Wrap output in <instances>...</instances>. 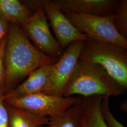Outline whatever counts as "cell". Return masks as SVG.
Returning a JSON list of instances; mask_svg holds the SVG:
<instances>
[{
  "label": "cell",
  "instance_id": "obj_1",
  "mask_svg": "<svg viewBox=\"0 0 127 127\" xmlns=\"http://www.w3.org/2000/svg\"><path fill=\"white\" fill-rule=\"evenodd\" d=\"M57 61L37 49L21 27L9 23L4 59L5 95L38 68L46 64H54Z\"/></svg>",
  "mask_w": 127,
  "mask_h": 127
},
{
  "label": "cell",
  "instance_id": "obj_2",
  "mask_svg": "<svg viewBox=\"0 0 127 127\" xmlns=\"http://www.w3.org/2000/svg\"><path fill=\"white\" fill-rule=\"evenodd\" d=\"M125 93L126 90L100 64L79 58L63 96L76 94L118 96Z\"/></svg>",
  "mask_w": 127,
  "mask_h": 127
},
{
  "label": "cell",
  "instance_id": "obj_3",
  "mask_svg": "<svg viewBox=\"0 0 127 127\" xmlns=\"http://www.w3.org/2000/svg\"><path fill=\"white\" fill-rule=\"evenodd\" d=\"M79 58L99 64L121 86L127 90V49L117 44L88 38Z\"/></svg>",
  "mask_w": 127,
  "mask_h": 127
},
{
  "label": "cell",
  "instance_id": "obj_4",
  "mask_svg": "<svg viewBox=\"0 0 127 127\" xmlns=\"http://www.w3.org/2000/svg\"><path fill=\"white\" fill-rule=\"evenodd\" d=\"M62 12L73 26L87 38L117 44L127 49V40L116 30L113 15L100 16Z\"/></svg>",
  "mask_w": 127,
  "mask_h": 127
},
{
  "label": "cell",
  "instance_id": "obj_5",
  "mask_svg": "<svg viewBox=\"0 0 127 127\" xmlns=\"http://www.w3.org/2000/svg\"><path fill=\"white\" fill-rule=\"evenodd\" d=\"M23 2L27 6L35 9L32 17L21 28L37 49L50 58L57 60L63 53V49L51 34L47 18L40 6L33 0Z\"/></svg>",
  "mask_w": 127,
  "mask_h": 127
},
{
  "label": "cell",
  "instance_id": "obj_6",
  "mask_svg": "<svg viewBox=\"0 0 127 127\" xmlns=\"http://www.w3.org/2000/svg\"><path fill=\"white\" fill-rule=\"evenodd\" d=\"M78 100L79 96L60 97L39 92L17 98L4 99V102L9 106L50 118L63 113Z\"/></svg>",
  "mask_w": 127,
  "mask_h": 127
},
{
  "label": "cell",
  "instance_id": "obj_7",
  "mask_svg": "<svg viewBox=\"0 0 127 127\" xmlns=\"http://www.w3.org/2000/svg\"><path fill=\"white\" fill-rule=\"evenodd\" d=\"M85 41H75L66 48L59 59L55 63L48 86L43 93L47 95L62 97L73 74Z\"/></svg>",
  "mask_w": 127,
  "mask_h": 127
},
{
  "label": "cell",
  "instance_id": "obj_8",
  "mask_svg": "<svg viewBox=\"0 0 127 127\" xmlns=\"http://www.w3.org/2000/svg\"><path fill=\"white\" fill-rule=\"evenodd\" d=\"M33 1L41 7L47 18L50 20V26L52 28L57 40L63 50L73 42L85 41L88 39L84 34L73 26L53 0Z\"/></svg>",
  "mask_w": 127,
  "mask_h": 127
},
{
  "label": "cell",
  "instance_id": "obj_9",
  "mask_svg": "<svg viewBox=\"0 0 127 127\" xmlns=\"http://www.w3.org/2000/svg\"><path fill=\"white\" fill-rule=\"evenodd\" d=\"M119 0H54L61 10L94 16L113 15Z\"/></svg>",
  "mask_w": 127,
  "mask_h": 127
},
{
  "label": "cell",
  "instance_id": "obj_10",
  "mask_svg": "<svg viewBox=\"0 0 127 127\" xmlns=\"http://www.w3.org/2000/svg\"><path fill=\"white\" fill-rule=\"evenodd\" d=\"M55 64L41 66L30 73L27 79L5 95V99L19 98L39 92H44L54 69Z\"/></svg>",
  "mask_w": 127,
  "mask_h": 127
},
{
  "label": "cell",
  "instance_id": "obj_11",
  "mask_svg": "<svg viewBox=\"0 0 127 127\" xmlns=\"http://www.w3.org/2000/svg\"><path fill=\"white\" fill-rule=\"evenodd\" d=\"M102 98L101 95L79 96L80 127H107L100 111Z\"/></svg>",
  "mask_w": 127,
  "mask_h": 127
},
{
  "label": "cell",
  "instance_id": "obj_12",
  "mask_svg": "<svg viewBox=\"0 0 127 127\" xmlns=\"http://www.w3.org/2000/svg\"><path fill=\"white\" fill-rule=\"evenodd\" d=\"M33 13L18 0H0V17L9 23L22 27L32 17Z\"/></svg>",
  "mask_w": 127,
  "mask_h": 127
},
{
  "label": "cell",
  "instance_id": "obj_13",
  "mask_svg": "<svg viewBox=\"0 0 127 127\" xmlns=\"http://www.w3.org/2000/svg\"><path fill=\"white\" fill-rule=\"evenodd\" d=\"M5 105L9 116V127H41L49 123V117L32 114L5 103Z\"/></svg>",
  "mask_w": 127,
  "mask_h": 127
},
{
  "label": "cell",
  "instance_id": "obj_14",
  "mask_svg": "<svg viewBox=\"0 0 127 127\" xmlns=\"http://www.w3.org/2000/svg\"><path fill=\"white\" fill-rule=\"evenodd\" d=\"M47 125V127H80L78 101L63 113L50 117Z\"/></svg>",
  "mask_w": 127,
  "mask_h": 127
},
{
  "label": "cell",
  "instance_id": "obj_15",
  "mask_svg": "<svg viewBox=\"0 0 127 127\" xmlns=\"http://www.w3.org/2000/svg\"><path fill=\"white\" fill-rule=\"evenodd\" d=\"M113 15L116 30L122 36L127 40V0H119Z\"/></svg>",
  "mask_w": 127,
  "mask_h": 127
},
{
  "label": "cell",
  "instance_id": "obj_16",
  "mask_svg": "<svg viewBox=\"0 0 127 127\" xmlns=\"http://www.w3.org/2000/svg\"><path fill=\"white\" fill-rule=\"evenodd\" d=\"M109 96H103L100 104V111L104 123L107 127H126L114 117L109 106Z\"/></svg>",
  "mask_w": 127,
  "mask_h": 127
},
{
  "label": "cell",
  "instance_id": "obj_17",
  "mask_svg": "<svg viewBox=\"0 0 127 127\" xmlns=\"http://www.w3.org/2000/svg\"><path fill=\"white\" fill-rule=\"evenodd\" d=\"M4 88L0 89V127H9V116L4 102Z\"/></svg>",
  "mask_w": 127,
  "mask_h": 127
},
{
  "label": "cell",
  "instance_id": "obj_18",
  "mask_svg": "<svg viewBox=\"0 0 127 127\" xmlns=\"http://www.w3.org/2000/svg\"><path fill=\"white\" fill-rule=\"evenodd\" d=\"M7 40V35L5 37L3 40L0 45V89L3 87L5 77V69L4 59L5 50L6 48V42Z\"/></svg>",
  "mask_w": 127,
  "mask_h": 127
},
{
  "label": "cell",
  "instance_id": "obj_19",
  "mask_svg": "<svg viewBox=\"0 0 127 127\" xmlns=\"http://www.w3.org/2000/svg\"><path fill=\"white\" fill-rule=\"evenodd\" d=\"M9 23L4 18L0 17V45L8 34Z\"/></svg>",
  "mask_w": 127,
  "mask_h": 127
}]
</instances>
